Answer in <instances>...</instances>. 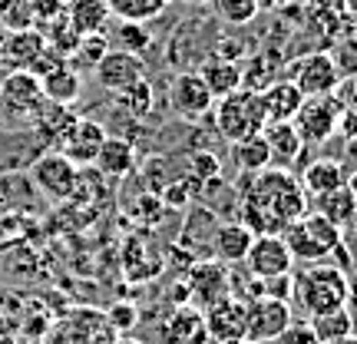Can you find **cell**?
I'll use <instances>...</instances> for the list:
<instances>
[{
    "mask_svg": "<svg viewBox=\"0 0 357 344\" xmlns=\"http://www.w3.org/2000/svg\"><path fill=\"white\" fill-rule=\"evenodd\" d=\"M189 172H192V179H218V159L212 153L192 156Z\"/></svg>",
    "mask_w": 357,
    "mask_h": 344,
    "instance_id": "42",
    "label": "cell"
},
{
    "mask_svg": "<svg viewBox=\"0 0 357 344\" xmlns=\"http://www.w3.org/2000/svg\"><path fill=\"white\" fill-rule=\"evenodd\" d=\"M43 47H47V37L37 27L7 30L3 43H0V70H30V63L40 57Z\"/></svg>",
    "mask_w": 357,
    "mask_h": 344,
    "instance_id": "16",
    "label": "cell"
},
{
    "mask_svg": "<svg viewBox=\"0 0 357 344\" xmlns=\"http://www.w3.org/2000/svg\"><path fill=\"white\" fill-rule=\"evenodd\" d=\"M109 133H106V126L102 123H96V119H86V116H77L73 123H70V129L63 133V140H60V153L73 163V166H93V159H96V153H100L102 140H106Z\"/></svg>",
    "mask_w": 357,
    "mask_h": 344,
    "instance_id": "15",
    "label": "cell"
},
{
    "mask_svg": "<svg viewBox=\"0 0 357 344\" xmlns=\"http://www.w3.org/2000/svg\"><path fill=\"white\" fill-rule=\"evenodd\" d=\"M63 10H66V0H33V27L43 30L56 17H63Z\"/></svg>",
    "mask_w": 357,
    "mask_h": 344,
    "instance_id": "41",
    "label": "cell"
},
{
    "mask_svg": "<svg viewBox=\"0 0 357 344\" xmlns=\"http://www.w3.org/2000/svg\"><path fill=\"white\" fill-rule=\"evenodd\" d=\"M231 344H252V341H231Z\"/></svg>",
    "mask_w": 357,
    "mask_h": 344,
    "instance_id": "51",
    "label": "cell"
},
{
    "mask_svg": "<svg viewBox=\"0 0 357 344\" xmlns=\"http://www.w3.org/2000/svg\"><path fill=\"white\" fill-rule=\"evenodd\" d=\"M162 344H208L205 318L195 305H178L169 311V318L159 324Z\"/></svg>",
    "mask_w": 357,
    "mask_h": 344,
    "instance_id": "17",
    "label": "cell"
},
{
    "mask_svg": "<svg viewBox=\"0 0 357 344\" xmlns=\"http://www.w3.org/2000/svg\"><path fill=\"white\" fill-rule=\"evenodd\" d=\"M354 334H357V331H354Z\"/></svg>",
    "mask_w": 357,
    "mask_h": 344,
    "instance_id": "52",
    "label": "cell"
},
{
    "mask_svg": "<svg viewBox=\"0 0 357 344\" xmlns=\"http://www.w3.org/2000/svg\"><path fill=\"white\" fill-rule=\"evenodd\" d=\"M202 318H205L208 344L248 341V305L238 294H229V298L215 301L212 308H205Z\"/></svg>",
    "mask_w": 357,
    "mask_h": 344,
    "instance_id": "9",
    "label": "cell"
},
{
    "mask_svg": "<svg viewBox=\"0 0 357 344\" xmlns=\"http://www.w3.org/2000/svg\"><path fill=\"white\" fill-rule=\"evenodd\" d=\"M109 37V47L126 53H146L149 43H153V33L146 24H136V20H116L113 17V30H106Z\"/></svg>",
    "mask_w": 357,
    "mask_h": 344,
    "instance_id": "30",
    "label": "cell"
},
{
    "mask_svg": "<svg viewBox=\"0 0 357 344\" xmlns=\"http://www.w3.org/2000/svg\"><path fill=\"white\" fill-rule=\"evenodd\" d=\"M212 10H215L222 24L229 27H248L261 13L255 0H212Z\"/></svg>",
    "mask_w": 357,
    "mask_h": 344,
    "instance_id": "35",
    "label": "cell"
},
{
    "mask_svg": "<svg viewBox=\"0 0 357 344\" xmlns=\"http://www.w3.org/2000/svg\"><path fill=\"white\" fill-rule=\"evenodd\" d=\"M116 344H142L139 338H132V334H119V338H116Z\"/></svg>",
    "mask_w": 357,
    "mask_h": 344,
    "instance_id": "47",
    "label": "cell"
},
{
    "mask_svg": "<svg viewBox=\"0 0 357 344\" xmlns=\"http://www.w3.org/2000/svg\"><path fill=\"white\" fill-rule=\"evenodd\" d=\"M199 77L202 83L208 87V93L222 100V96H229L231 89L245 87V70L242 63H235V60H225V57H212V60H205L199 66Z\"/></svg>",
    "mask_w": 357,
    "mask_h": 344,
    "instance_id": "25",
    "label": "cell"
},
{
    "mask_svg": "<svg viewBox=\"0 0 357 344\" xmlns=\"http://www.w3.org/2000/svg\"><path fill=\"white\" fill-rule=\"evenodd\" d=\"M347 189H351V192H354V195H357V169H354V172H351V176H347Z\"/></svg>",
    "mask_w": 357,
    "mask_h": 344,
    "instance_id": "48",
    "label": "cell"
},
{
    "mask_svg": "<svg viewBox=\"0 0 357 344\" xmlns=\"http://www.w3.org/2000/svg\"><path fill=\"white\" fill-rule=\"evenodd\" d=\"M261 136L268 142V153H271V166L278 169H291L301 153H305V140H301V133L294 129V123H268L261 129Z\"/></svg>",
    "mask_w": 357,
    "mask_h": 344,
    "instance_id": "20",
    "label": "cell"
},
{
    "mask_svg": "<svg viewBox=\"0 0 357 344\" xmlns=\"http://www.w3.org/2000/svg\"><path fill=\"white\" fill-rule=\"evenodd\" d=\"M252 242H255V232L245 229L242 222H218L212 232V252L225 265H242Z\"/></svg>",
    "mask_w": 357,
    "mask_h": 344,
    "instance_id": "21",
    "label": "cell"
},
{
    "mask_svg": "<svg viewBox=\"0 0 357 344\" xmlns=\"http://www.w3.org/2000/svg\"><path fill=\"white\" fill-rule=\"evenodd\" d=\"M30 182L37 186V192L50 202H66L73 199L77 192V179H79V166H73L60 149H47V153L33 156L30 163Z\"/></svg>",
    "mask_w": 357,
    "mask_h": 344,
    "instance_id": "5",
    "label": "cell"
},
{
    "mask_svg": "<svg viewBox=\"0 0 357 344\" xmlns=\"http://www.w3.org/2000/svg\"><path fill=\"white\" fill-rule=\"evenodd\" d=\"M291 123H294V129L301 133L305 146H324V142L341 129L344 110H341V103H337L334 93L331 96H305V103L298 106V113H294Z\"/></svg>",
    "mask_w": 357,
    "mask_h": 344,
    "instance_id": "6",
    "label": "cell"
},
{
    "mask_svg": "<svg viewBox=\"0 0 357 344\" xmlns=\"http://www.w3.org/2000/svg\"><path fill=\"white\" fill-rule=\"evenodd\" d=\"M291 294L307 318L331 315L347 301V275L341 265L328 262H307L298 275H291Z\"/></svg>",
    "mask_w": 357,
    "mask_h": 344,
    "instance_id": "2",
    "label": "cell"
},
{
    "mask_svg": "<svg viewBox=\"0 0 357 344\" xmlns=\"http://www.w3.org/2000/svg\"><path fill=\"white\" fill-rule=\"evenodd\" d=\"M66 20L77 27L79 37H93L109 30L113 10L106 0H66Z\"/></svg>",
    "mask_w": 357,
    "mask_h": 344,
    "instance_id": "22",
    "label": "cell"
},
{
    "mask_svg": "<svg viewBox=\"0 0 357 344\" xmlns=\"http://www.w3.org/2000/svg\"><path fill=\"white\" fill-rule=\"evenodd\" d=\"M231 146V159H235V169L242 176H255L261 169L271 166V153H268V142L261 133L248 136V140H238V142H229Z\"/></svg>",
    "mask_w": 357,
    "mask_h": 344,
    "instance_id": "29",
    "label": "cell"
},
{
    "mask_svg": "<svg viewBox=\"0 0 357 344\" xmlns=\"http://www.w3.org/2000/svg\"><path fill=\"white\" fill-rule=\"evenodd\" d=\"M334 96H337V103H341V110L357 119V77L354 80H341L337 89H334Z\"/></svg>",
    "mask_w": 357,
    "mask_h": 344,
    "instance_id": "43",
    "label": "cell"
},
{
    "mask_svg": "<svg viewBox=\"0 0 357 344\" xmlns=\"http://www.w3.org/2000/svg\"><path fill=\"white\" fill-rule=\"evenodd\" d=\"M106 50H109V37H106V33L83 37V40H79V47H77V53L70 57V66H73L77 73H79V70H89V73H93V66L106 57Z\"/></svg>",
    "mask_w": 357,
    "mask_h": 344,
    "instance_id": "36",
    "label": "cell"
},
{
    "mask_svg": "<svg viewBox=\"0 0 357 344\" xmlns=\"http://www.w3.org/2000/svg\"><path fill=\"white\" fill-rule=\"evenodd\" d=\"M93 169H100L102 176H109V179H126L136 169V149H132V142L123 140V136H106L96 159H93Z\"/></svg>",
    "mask_w": 357,
    "mask_h": 344,
    "instance_id": "23",
    "label": "cell"
},
{
    "mask_svg": "<svg viewBox=\"0 0 357 344\" xmlns=\"http://www.w3.org/2000/svg\"><path fill=\"white\" fill-rule=\"evenodd\" d=\"M106 321L113 324L116 334H129L132 328H136V321H139V311H136V305H113L109 311H106Z\"/></svg>",
    "mask_w": 357,
    "mask_h": 344,
    "instance_id": "40",
    "label": "cell"
},
{
    "mask_svg": "<svg viewBox=\"0 0 357 344\" xmlns=\"http://www.w3.org/2000/svg\"><path fill=\"white\" fill-rule=\"evenodd\" d=\"M43 37H47V47H53V50L60 53V57H66V63H70V57L77 53L79 40H83L77 33V27L66 20V10H63V17H56L53 24L43 27Z\"/></svg>",
    "mask_w": 357,
    "mask_h": 344,
    "instance_id": "34",
    "label": "cell"
},
{
    "mask_svg": "<svg viewBox=\"0 0 357 344\" xmlns=\"http://www.w3.org/2000/svg\"><path fill=\"white\" fill-rule=\"evenodd\" d=\"M242 265L252 278H281V275H291L294 258L281 235H255Z\"/></svg>",
    "mask_w": 357,
    "mask_h": 344,
    "instance_id": "13",
    "label": "cell"
},
{
    "mask_svg": "<svg viewBox=\"0 0 357 344\" xmlns=\"http://www.w3.org/2000/svg\"><path fill=\"white\" fill-rule=\"evenodd\" d=\"M344 308L357 318V271L347 278V301H344Z\"/></svg>",
    "mask_w": 357,
    "mask_h": 344,
    "instance_id": "44",
    "label": "cell"
},
{
    "mask_svg": "<svg viewBox=\"0 0 357 344\" xmlns=\"http://www.w3.org/2000/svg\"><path fill=\"white\" fill-rule=\"evenodd\" d=\"M255 3H258V10H284L294 0H255Z\"/></svg>",
    "mask_w": 357,
    "mask_h": 344,
    "instance_id": "45",
    "label": "cell"
},
{
    "mask_svg": "<svg viewBox=\"0 0 357 344\" xmlns=\"http://www.w3.org/2000/svg\"><path fill=\"white\" fill-rule=\"evenodd\" d=\"M328 344H357V334H351V338H337V341H328Z\"/></svg>",
    "mask_w": 357,
    "mask_h": 344,
    "instance_id": "50",
    "label": "cell"
},
{
    "mask_svg": "<svg viewBox=\"0 0 357 344\" xmlns=\"http://www.w3.org/2000/svg\"><path fill=\"white\" fill-rule=\"evenodd\" d=\"M341 3H344V13H347V17H354V20H357V0H341Z\"/></svg>",
    "mask_w": 357,
    "mask_h": 344,
    "instance_id": "46",
    "label": "cell"
},
{
    "mask_svg": "<svg viewBox=\"0 0 357 344\" xmlns=\"http://www.w3.org/2000/svg\"><path fill=\"white\" fill-rule=\"evenodd\" d=\"M0 103H3L7 113L30 119L43 103L40 77L30 70H0Z\"/></svg>",
    "mask_w": 357,
    "mask_h": 344,
    "instance_id": "12",
    "label": "cell"
},
{
    "mask_svg": "<svg viewBox=\"0 0 357 344\" xmlns=\"http://www.w3.org/2000/svg\"><path fill=\"white\" fill-rule=\"evenodd\" d=\"M271 344H321V341L314 328H311V321H291Z\"/></svg>",
    "mask_w": 357,
    "mask_h": 344,
    "instance_id": "39",
    "label": "cell"
},
{
    "mask_svg": "<svg viewBox=\"0 0 357 344\" xmlns=\"http://www.w3.org/2000/svg\"><path fill=\"white\" fill-rule=\"evenodd\" d=\"M212 119H215L218 136L225 142H238L248 140L268 126L265 106H261V93L252 87H238L231 89L229 96L215 100L212 106Z\"/></svg>",
    "mask_w": 357,
    "mask_h": 344,
    "instance_id": "4",
    "label": "cell"
},
{
    "mask_svg": "<svg viewBox=\"0 0 357 344\" xmlns=\"http://www.w3.org/2000/svg\"><path fill=\"white\" fill-rule=\"evenodd\" d=\"M311 205H314V212L328 216L331 222H337L341 229H347V225L357 222V195L347 189V182L337 186L334 192H324L318 199H311Z\"/></svg>",
    "mask_w": 357,
    "mask_h": 344,
    "instance_id": "28",
    "label": "cell"
},
{
    "mask_svg": "<svg viewBox=\"0 0 357 344\" xmlns=\"http://www.w3.org/2000/svg\"><path fill=\"white\" fill-rule=\"evenodd\" d=\"M298 182H301L307 202H311V199H318V195H324V192H334L337 186H344L347 172L337 159H314V163H307L305 166V172H301Z\"/></svg>",
    "mask_w": 357,
    "mask_h": 344,
    "instance_id": "24",
    "label": "cell"
},
{
    "mask_svg": "<svg viewBox=\"0 0 357 344\" xmlns=\"http://www.w3.org/2000/svg\"><path fill=\"white\" fill-rule=\"evenodd\" d=\"M113 100L126 116H132V119H146V116L153 113V100H155L153 83L142 77V80H136V83L123 87L119 93H113Z\"/></svg>",
    "mask_w": 357,
    "mask_h": 344,
    "instance_id": "31",
    "label": "cell"
},
{
    "mask_svg": "<svg viewBox=\"0 0 357 344\" xmlns=\"http://www.w3.org/2000/svg\"><path fill=\"white\" fill-rule=\"evenodd\" d=\"M142 77H146L142 53H126V50H116V47H109L106 57L93 66V80L106 93H119L123 87H129V83H136Z\"/></svg>",
    "mask_w": 357,
    "mask_h": 344,
    "instance_id": "14",
    "label": "cell"
},
{
    "mask_svg": "<svg viewBox=\"0 0 357 344\" xmlns=\"http://www.w3.org/2000/svg\"><path fill=\"white\" fill-rule=\"evenodd\" d=\"M185 288H189V305L205 311V308H212L215 301L231 294V265L218 262V258L195 262L185 275Z\"/></svg>",
    "mask_w": 357,
    "mask_h": 344,
    "instance_id": "7",
    "label": "cell"
},
{
    "mask_svg": "<svg viewBox=\"0 0 357 344\" xmlns=\"http://www.w3.org/2000/svg\"><path fill=\"white\" fill-rule=\"evenodd\" d=\"M37 195L26 172H0V212H24L37 202Z\"/></svg>",
    "mask_w": 357,
    "mask_h": 344,
    "instance_id": "27",
    "label": "cell"
},
{
    "mask_svg": "<svg viewBox=\"0 0 357 344\" xmlns=\"http://www.w3.org/2000/svg\"><path fill=\"white\" fill-rule=\"evenodd\" d=\"M328 53H331L334 66H337V77L341 80H354L357 77V33L334 40Z\"/></svg>",
    "mask_w": 357,
    "mask_h": 344,
    "instance_id": "37",
    "label": "cell"
},
{
    "mask_svg": "<svg viewBox=\"0 0 357 344\" xmlns=\"http://www.w3.org/2000/svg\"><path fill=\"white\" fill-rule=\"evenodd\" d=\"M281 239L288 245V252H291L294 262H324V258H331L341 245H344V229L331 222L328 216H321L314 209H307L301 218H294L288 229L281 232Z\"/></svg>",
    "mask_w": 357,
    "mask_h": 344,
    "instance_id": "3",
    "label": "cell"
},
{
    "mask_svg": "<svg viewBox=\"0 0 357 344\" xmlns=\"http://www.w3.org/2000/svg\"><path fill=\"white\" fill-rule=\"evenodd\" d=\"M0 27L3 30L33 27V0H0Z\"/></svg>",
    "mask_w": 357,
    "mask_h": 344,
    "instance_id": "38",
    "label": "cell"
},
{
    "mask_svg": "<svg viewBox=\"0 0 357 344\" xmlns=\"http://www.w3.org/2000/svg\"><path fill=\"white\" fill-rule=\"evenodd\" d=\"M40 87H43V100L56 103V106H73L83 93V77L70 63H63L60 70H53L40 80Z\"/></svg>",
    "mask_w": 357,
    "mask_h": 344,
    "instance_id": "26",
    "label": "cell"
},
{
    "mask_svg": "<svg viewBox=\"0 0 357 344\" xmlns=\"http://www.w3.org/2000/svg\"><path fill=\"white\" fill-rule=\"evenodd\" d=\"M307 321H311V328H314V334H318L321 344L337 341V338H351V334L357 331V318L347 311V308H337V311H331V315L307 318Z\"/></svg>",
    "mask_w": 357,
    "mask_h": 344,
    "instance_id": "33",
    "label": "cell"
},
{
    "mask_svg": "<svg viewBox=\"0 0 357 344\" xmlns=\"http://www.w3.org/2000/svg\"><path fill=\"white\" fill-rule=\"evenodd\" d=\"M258 93H261V106H265L268 123H288V119H294L298 106L305 103V93L294 87V80H288V77L271 80V83H268L265 89H258Z\"/></svg>",
    "mask_w": 357,
    "mask_h": 344,
    "instance_id": "19",
    "label": "cell"
},
{
    "mask_svg": "<svg viewBox=\"0 0 357 344\" xmlns=\"http://www.w3.org/2000/svg\"><path fill=\"white\" fill-rule=\"evenodd\" d=\"M63 338H66V344H116L119 334L113 331V324L106 321L102 311L79 308V311H73V315L66 318Z\"/></svg>",
    "mask_w": 357,
    "mask_h": 344,
    "instance_id": "18",
    "label": "cell"
},
{
    "mask_svg": "<svg viewBox=\"0 0 357 344\" xmlns=\"http://www.w3.org/2000/svg\"><path fill=\"white\" fill-rule=\"evenodd\" d=\"M116 20H136V24H153L155 17L176 3V0H106Z\"/></svg>",
    "mask_w": 357,
    "mask_h": 344,
    "instance_id": "32",
    "label": "cell"
},
{
    "mask_svg": "<svg viewBox=\"0 0 357 344\" xmlns=\"http://www.w3.org/2000/svg\"><path fill=\"white\" fill-rule=\"evenodd\" d=\"M169 106H172L176 116L195 123V119H205V116L212 113L215 96L202 83L199 70H182V73H176V77L169 80Z\"/></svg>",
    "mask_w": 357,
    "mask_h": 344,
    "instance_id": "11",
    "label": "cell"
},
{
    "mask_svg": "<svg viewBox=\"0 0 357 344\" xmlns=\"http://www.w3.org/2000/svg\"><path fill=\"white\" fill-rule=\"evenodd\" d=\"M307 209L311 202L291 169L268 166L245 176V186L238 189V222L255 235H281Z\"/></svg>",
    "mask_w": 357,
    "mask_h": 344,
    "instance_id": "1",
    "label": "cell"
},
{
    "mask_svg": "<svg viewBox=\"0 0 357 344\" xmlns=\"http://www.w3.org/2000/svg\"><path fill=\"white\" fill-rule=\"evenodd\" d=\"M288 80H294V87L301 89L305 96H331L341 77H337V66H334L331 53L328 50H311L305 57H298L288 66Z\"/></svg>",
    "mask_w": 357,
    "mask_h": 344,
    "instance_id": "8",
    "label": "cell"
},
{
    "mask_svg": "<svg viewBox=\"0 0 357 344\" xmlns=\"http://www.w3.org/2000/svg\"><path fill=\"white\" fill-rule=\"evenodd\" d=\"M245 305H248V341L252 344H271L294 321L288 298L258 294V298L245 301Z\"/></svg>",
    "mask_w": 357,
    "mask_h": 344,
    "instance_id": "10",
    "label": "cell"
},
{
    "mask_svg": "<svg viewBox=\"0 0 357 344\" xmlns=\"http://www.w3.org/2000/svg\"><path fill=\"white\" fill-rule=\"evenodd\" d=\"M178 3H185V7H205V3H212V0H178Z\"/></svg>",
    "mask_w": 357,
    "mask_h": 344,
    "instance_id": "49",
    "label": "cell"
}]
</instances>
